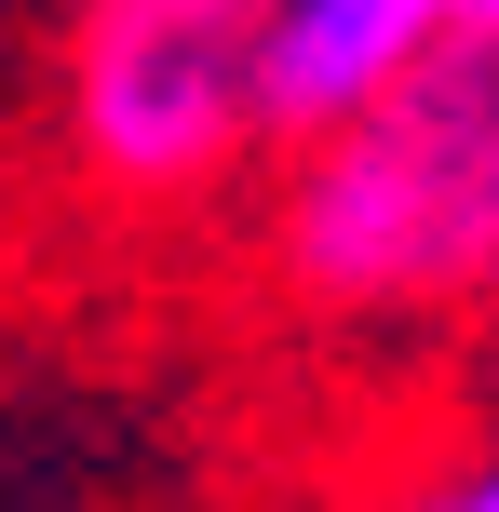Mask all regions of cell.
Listing matches in <instances>:
<instances>
[{
  "label": "cell",
  "mask_w": 499,
  "mask_h": 512,
  "mask_svg": "<svg viewBox=\"0 0 499 512\" xmlns=\"http://www.w3.org/2000/svg\"><path fill=\"white\" fill-rule=\"evenodd\" d=\"M270 270L297 310H338V324L499 297V14L284 162Z\"/></svg>",
  "instance_id": "6da1fadb"
},
{
  "label": "cell",
  "mask_w": 499,
  "mask_h": 512,
  "mask_svg": "<svg viewBox=\"0 0 499 512\" xmlns=\"http://www.w3.org/2000/svg\"><path fill=\"white\" fill-rule=\"evenodd\" d=\"M270 14L284 0H68L54 149L108 216H189L243 149H270Z\"/></svg>",
  "instance_id": "7a4b0ae2"
},
{
  "label": "cell",
  "mask_w": 499,
  "mask_h": 512,
  "mask_svg": "<svg viewBox=\"0 0 499 512\" xmlns=\"http://www.w3.org/2000/svg\"><path fill=\"white\" fill-rule=\"evenodd\" d=\"M419 499H432V512H499V445H486V459H459V472H432Z\"/></svg>",
  "instance_id": "277c9868"
},
{
  "label": "cell",
  "mask_w": 499,
  "mask_h": 512,
  "mask_svg": "<svg viewBox=\"0 0 499 512\" xmlns=\"http://www.w3.org/2000/svg\"><path fill=\"white\" fill-rule=\"evenodd\" d=\"M499 0H284L270 14V149H311L351 108H378L419 54L486 27Z\"/></svg>",
  "instance_id": "3957f363"
}]
</instances>
